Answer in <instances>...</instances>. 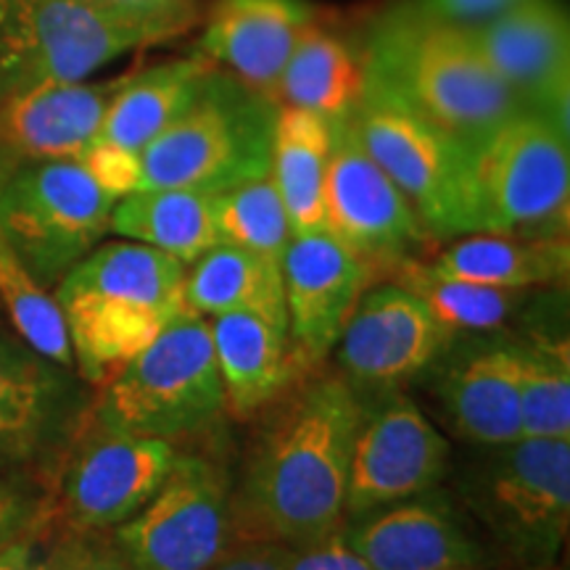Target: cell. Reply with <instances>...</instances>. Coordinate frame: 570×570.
I'll use <instances>...</instances> for the list:
<instances>
[{
    "label": "cell",
    "mask_w": 570,
    "mask_h": 570,
    "mask_svg": "<svg viewBox=\"0 0 570 570\" xmlns=\"http://www.w3.org/2000/svg\"><path fill=\"white\" fill-rule=\"evenodd\" d=\"M362 404L341 375L296 389L256 441L233 499V541H277L296 550L341 531Z\"/></svg>",
    "instance_id": "cell-1"
},
{
    "label": "cell",
    "mask_w": 570,
    "mask_h": 570,
    "mask_svg": "<svg viewBox=\"0 0 570 570\" xmlns=\"http://www.w3.org/2000/svg\"><path fill=\"white\" fill-rule=\"evenodd\" d=\"M190 0H0V104L188 32Z\"/></svg>",
    "instance_id": "cell-2"
},
{
    "label": "cell",
    "mask_w": 570,
    "mask_h": 570,
    "mask_svg": "<svg viewBox=\"0 0 570 570\" xmlns=\"http://www.w3.org/2000/svg\"><path fill=\"white\" fill-rule=\"evenodd\" d=\"M362 53L370 82L460 142L523 109L465 27L431 17L415 0L377 19Z\"/></svg>",
    "instance_id": "cell-3"
},
{
    "label": "cell",
    "mask_w": 570,
    "mask_h": 570,
    "mask_svg": "<svg viewBox=\"0 0 570 570\" xmlns=\"http://www.w3.org/2000/svg\"><path fill=\"white\" fill-rule=\"evenodd\" d=\"M277 104L214 67L196 98L140 151L142 188L217 196L269 175Z\"/></svg>",
    "instance_id": "cell-4"
},
{
    "label": "cell",
    "mask_w": 570,
    "mask_h": 570,
    "mask_svg": "<svg viewBox=\"0 0 570 570\" xmlns=\"http://www.w3.org/2000/svg\"><path fill=\"white\" fill-rule=\"evenodd\" d=\"M568 142L529 109L465 142L468 233L566 238Z\"/></svg>",
    "instance_id": "cell-5"
},
{
    "label": "cell",
    "mask_w": 570,
    "mask_h": 570,
    "mask_svg": "<svg viewBox=\"0 0 570 570\" xmlns=\"http://www.w3.org/2000/svg\"><path fill=\"white\" fill-rule=\"evenodd\" d=\"M225 410L209 320L183 309L106 383L90 415L109 431L175 441L206 431Z\"/></svg>",
    "instance_id": "cell-6"
},
{
    "label": "cell",
    "mask_w": 570,
    "mask_h": 570,
    "mask_svg": "<svg viewBox=\"0 0 570 570\" xmlns=\"http://www.w3.org/2000/svg\"><path fill=\"white\" fill-rule=\"evenodd\" d=\"M460 497L512 558L552 566L570 520V439L481 446L462 468Z\"/></svg>",
    "instance_id": "cell-7"
},
{
    "label": "cell",
    "mask_w": 570,
    "mask_h": 570,
    "mask_svg": "<svg viewBox=\"0 0 570 570\" xmlns=\"http://www.w3.org/2000/svg\"><path fill=\"white\" fill-rule=\"evenodd\" d=\"M114 204L80 161H17L0 180V235L35 281L53 291L111 233Z\"/></svg>",
    "instance_id": "cell-8"
},
{
    "label": "cell",
    "mask_w": 570,
    "mask_h": 570,
    "mask_svg": "<svg viewBox=\"0 0 570 570\" xmlns=\"http://www.w3.org/2000/svg\"><path fill=\"white\" fill-rule=\"evenodd\" d=\"M348 119L370 159L407 198L428 238L468 235L465 142L439 130L370 80Z\"/></svg>",
    "instance_id": "cell-9"
},
{
    "label": "cell",
    "mask_w": 570,
    "mask_h": 570,
    "mask_svg": "<svg viewBox=\"0 0 570 570\" xmlns=\"http://www.w3.org/2000/svg\"><path fill=\"white\" fill-rule=\"evenodd\" d=\"M90 410L88 383L77 370L0 327V465L51 491Z\"/></svg>",
    "instance_id": "cell-10"
},
{
    "label": "cell",
    "mask_w": 570,
    "mask_h": 570,
    "mask_svg": "<svg viewBox=\"0 0 570 570\" xmlns=\"http://www.w3.org/2000/svg\"><path fill=\"white\" fill-rule=\"evenodd\" d=\"M177 460L173 441L132 436L85 420L48 491L63 531H111L151 502Z\"/></svg>",
    "instance_id": "cell-11"
},
{
    "label": "cell",
    "mask_w": 570,
    "mask_h": 570,
    "mask_svg": "<svg viewBox=\"0 0 570 570\" xmlns=\"http://www.w3.org/2000/svg\"><path fill=\"white\" fill-rule=\"evenodd\" d=\"M111 531L138 570H209L233 544L225 473L202 454H177L151 502Z\"/></svg>",
    "instance_id": "cell-12"
},
{
    "label": "cell",
    "mask_w": 570,
    "mask_h": 570,
    "mask_svg": "<svg viewBox=\"0 0 570 570\" xmlns=\"http://www.w3.org/2000/svg\"><path fill=\"white\" fill-rule=\"evenodd\" d=\"M449 454L452 446L444 433L407 394L383 391L373 407L362 404L348 465L346 518L436 489Z\"/></svg>",
    "instance_id": "cell-13"
},
{
    "label": "cell",
    "mask_w": 570,
    "mask_h": 570,
    "mask_svg": "<svg viewBox=\"0 0 570 570\" xmlns=\"http://www.w3.org/2000/svg\"><path fill=\"white\" fill-rule=\"evenodd\" d=\"M325 233L365 265L396 267L428 238L407 198L370 159L352 119L333 122V151L325 180Z\"/></svg>",
    "instance_id": "cell-14"
},
{
    "label": "cell",
    "mask_w": 570,
    "mask_h": 570,
    "mask_svg": "<svg viewBox=\"0 0 570 570\" xmlns=\"http://www.w3.org/2000/svg\"><path fill=\"white\" fill-rule=\"evenodd\" d=\"M489 69L570 140V21L560 0H523L510 11L470 27Z\"/></svg>",
    "instance_id": "cell-15"
},
{
    "label": "cell",
    "mask_w": 570,
    "mask_h": 570,
    "mask_svg": "<svg viewBox=\"0 0 570 570\" xmlns=\"http://www.w3.org/2000/svg\"><path fill=\"white\" fill-rule=\"evenodd\" d=\"M454 336L402 285L362 291L338 336L341 373L354 389L394 391L425 375Z\"/></svg>",
    "instance_id": "cell-16"
},
{
    "label": "cell",
    "mask_w": 570,
    "mask_h": 570,
    "mask_svg": "<svg viewBox=\"0 0 570 570\" xmlns=\"http://www.w3.org/2000/svg\"><path fill=\"white\" fill-rule=\"evenodd\" d=\"M425 375L458 436L475 446L523 439L512 336H497V331L454 336Z\"/></svg>",
    "instance_id": "cell-17"
},
{
    "label": "cell",
    "mask_w": 570,
    "mask_h": 570,
    "mask_svg": "<svg viewBox=\"0 0 570 570\" xmlns=\"http://www.w3.org/2000/svg\"><path fill=\"white\" fill-rule=\"evenodd\" d=\"M341 539L373 570H465L483 550L439 489L344 520Z\"/></svg>",
    "instance_id": "cell-18"
},
{
    "label": "cell",
    "mask_w": 570,
    "mask_h": 570,
    "mask_svg": "<svg viewBox=\"0 0 570 570\" xmlns=\"http://www.w3.org/2000/svg\"><path fill=\"white\" fill-rule=\"evenodd\" d=\"M281 269L291 341L306 365L320 362L336 348L373 269L325 230L291 235Z\"/></svg>",
    "instance_id": "cell-19"
},
{
    "label": "cell",
    "mask_w": 570,
    "mask_h": 570,
    "mask_svg": "<svg viewBox=\"0 0 570 570\" xmlns=\"http://www.w3.org/2000/svg\"><path fill=\"white\" fill-rule=\"evenodd\" d=\"M317 21L309 0H214L196 51L275 101L285 63Z\"/></svg>",
    "instance_id": "cell-20"
},
{
    "label": "cell",
    "mask_w": 570,
    "mask_h": 570,
    "mask_svg": "<svg viewBox=\"0 0 570 570\" xmlns=\"http://www.w3.org/2000/svg\"><path fill=\"white\" fill-rule=\"evenodd\" d=\"M125 77L42 85L0 104V148L13 161L80 159Z\"/></svg>",
    "instance_id": "cell-21"
},
{
    "label": "cell",
    "mask_w": 570,
    "mask_h": 570,
    "mask_svg": "<svg viewBox=\"0 0 570 570\" xmlns=\"http://www.w3.org/2000/svg\"><path fill=\"white\" fill-rule=\"evenodd\" d=\"M214 356L235 417H254L296 386L306 362L288 327L252 312H227L209 320Z\"/></svg>",
    "instance_id": "cell-22"
},
{
    "label": "cell",
    "mask_w": 570,
    "mask_h": 570,
    "mask_svg": "<svg viewBox=\"0 0 570 570\" xmlns=\"http://www.w3.org/2000/svg\"><path fill=\"white\" fill-rule=\"evenodd\" d=\"M67 323L75 370L88 386L104 389L142 348L159 338L173 312L88 294H53ZM180 315V312H177Z\"/></svg>",
    "instance_id": "cell-23"
},
{
    "label": "cell",
    "mask_w": 570,
    "mask_h": 570,
    "mask_svg": "<svg viewBox=\"0 0 570 570\" xmlns=\"http://www.w3.org/2000/svg\"><path fill=\"white\" fill-rule=\"evenodd\" d=\"M439 273L489 288H560L568 281V238L468 233L431 262Z\"/></svg>",
    "instance_id": "cell-24"
},
{
    "label": "cell",
    "mask_w": 570,
    "mask_h": 570,
    "mask_svg": "<svg viewBox=\"0 0 570 570\" xmlns=\"http://www.w3.org/2000/svg\"><path fill=\"white\" fill-rule=\"evenodd\" d=\"M185 273L188 265L159 248L125 238L106 240L61 277L53 294L119 298L177 315L185 309Z\"/></svg>",
    "instance_id": "cell-25"
},
{
    "label": "cell",
    "mask_w": 570,
    "mask_h": 570,
    "mask_svg": "<svg viewBox=\"0 0 570 570\" xmlns=\"http://www.w3.org/2000/svg\"><path fill=\"white\" fill-rule=\"evenodd\" d=\"M214 69L202 53L156 63V67L125 75L117 96L98 130L96 140L114 142L127 151L140 154L180 111L196 98L202 85Z\"/></svg>",
    "instance_id": "cell-26"
},
{
    "label": "cell",
    "mask_w": 570,
    "mask_h": 570,
    "mask_svg": "<svg viewBox=\"0 0 570 570\" xmlns=\"http://www.w3.org/2000/svg\"><path fill=\"white\" fill-rule=\"evenodd\" d=\"M333 125L315 111L277 106L269 180L288 214L294 235L325 230V180Z\"/></svg>",
    "instance_id": "cell-27"
},
{
    "label": "cell",
    "mask_w": 570,
    "mask_h": 570,
    "mask_svg": "<svg viewBox=\"0 0 570 570\" xmlns=\"http://www.w3.org/2000/svg\"><path fill=\"white\" fill-rule=\"evenodd\" d=\"M367 82L365 53L344 35L312 24L285 63L277 82V106L315 111L327 122H344L360 104Z\"/></svg>",
    "instance_id": "cell-28"
},
{
    "label": "cell",
    "mask_w": 570,
    "mask_h": 570,
    "mask_svg": "<svg viewBox=\"0 0 570 570\" xmlns=\"http://www.w3.org/2000/svg\"><path fill=\"white\" fill-rule=\"evenodd\" d=\"M185 309L202 317L252 312L288 327L283 269L267 256L217 244L185 273Z\"/></svg>",
    "instance_id": "cell-29"
},
{
    "label": "cell",
    "mask_w": 570,
    "mask_h": 570,
    "mask_svg": "<svg viewBox=\"0 0 570 570\" xmlns=\"http://www.w3.org/2000/svg\"><path fill=\"white\" fill-rule=\"evenodd\" d=\"M111 233L159 248L183 265H194L219 244L212 196L180 188H140L119 198L111 212Z\"/></svg>",
    "instance_id": "cell-30"
},
{
    "label": "cell",
    "mask_w": 570,
    "mask_h": 570,
    "mask_svg": "<svg viewBox=\"0 0 570 570\" xmlns=\"http://www.w3.org/2000/svg\"><path fill=\"white\" fill-rule=\"evenodd\" d=\"M391 283L417 296L452 336L499 331L520 306L531 302L529 291L489 288V285L460 281L439 273L431 262H420L415 256L399 262Z\"/></svg>",
    "instance_id": "cell-31"
},
{
    "label": "cell",
    "mask_w": 570,
    "mask_h": 570,
    "mask_svg": "<svg viewBox=\"0 0 570 570\" xmlns=\"http://www.w3.org/2000/svg\"><path fill=\"white\" fill-rule=\"evenodd\" d=\"M523 436L570 439V346L566 331L512 336Z\"/></svg>",
    "instance_id": "cell-32"
},
{
    "label": "cell",
    "mask_w": 570,
    "mask_h": 570,
    "mask_svg": "<svg viewBox=\"0 0 570 570\" xmlns=\"http://www.w3.org/2000/svg\"><path fill=\"white\" fill-rule=\"evenodd\" d=\"M212 214L219 244L246 248L281 265L294 233L269 175L212 196Z\"/></svg>",
    "instance_id": "cell-33"
},
{
    "label": "cell",
    "mask_w": 570,
    "mask_h": 570,
    "mask_svg": "<svg viewBox=\"0 0 570 570\" xmlns=\"http://www.w3.org/2000/svg\"><path fill=\"white\" fill-rule=\"evenodd\" d=\"M0 306L11 320L13 333L24 338L32 348L46 354L48 360L75 370L67 323L61 306L48 288L35 281L17 254L0 235Z\"/></svg>",
    "instance_id": "cell-34"
},
{
    "label": "cell",
    "mask_w": 570,
    "mask_h": 570,
    "mask_svg": "<svg viewBox=\"0 0 570 570\" xmlns=\"http://www.w3.org/2000/svg\"><path fill=\"white\" fill-rule=\"evenodd\" d=\"M51 520L48 491L27 475H11L0 483V550L21 533Z\"/></svg>",
    "instance_id": "cell-35"
},
{
    "label": "cell",
    "mask_w": 570,
    "mask_h": 570,
    "mask_svg": "<svg viewBox=\"0 0 570 570\" xmlns=\"http://www.w3.org/2000/svg\"><path fill=\"white\" fill-rule=\"evenodd\" d=\"M82 169L96 180L98 188L111 198H125L142 188L140 154L114 146V142L92 140L80 154Z\"/></svg>",
    "instance_id": "cell-36"
},
{
    "label": "cell",
    "mask_w": 570,
    "mask_h": 570,
    "mask_svg": "<svg viewBox=\"0 0 570 570\" xmlns=\"http://www.w3.org/2000/svg\"><path fill=\"white\" fill-rule=\"evenodd\" d=\"M61 570H138L104 531H63L53 539Z\"/></svg>",
    "instance_id": "cell-37"
},
{
    "label": "cell",
    "mask_w": 570,
    "mask_h": 570,
    "mask_svg": "<svg viewBox=\"0 0 570 570\" xmlns=\"http://www.w3.org/2000/svg\"><path fill=\"white\" fill-rule=\"evenodd\" d=\"M288 570H373L352 547L341 539V533L315 541V544L288 547Z\"/></svg>",
    "instance_id": "cell-38"
},
{
    "label": "cell",
    "mask_w": 570,
    "mask_h": 570,
    "mask_svg": "<svg viewBox=\"0 0 570 570\" xmlns=\"http://www.w3.org/2000/svg\"><path fill=\"white\" fill-rule=\"evenodd\" d=\"M415 3L431 17L470 30V27H479L499 13L510 11L523 0H415Z\"/></svg>",
    "instance_id": "cell-39"
},
{
    "label": "cell",
    "mask_w": 570,
    "mask_h": 570,
    "mask_svg": "<svg viewBox=\"0 0 570 570\" xmlns=\"http://www.w3.org/2000/svg\"><path fill=\"white\" fill-rule=\"evenodd\" d=\"M209 570H288V547L277 541H233Z\"/></svg>",
    "instance_id": "cell-40"
},
{
    "label": "cell",
    "mask_w": 570,
    "mask_h": 570,
    "mask_svg": "<svg viewBox=\"0 0 570 570\" xmlns=\"http://www.w3.org/2000/svg\"><path fill=\"white\" fill-rule=\"evenodd\" d=\"M48 525H51V520L38 525V529L21 533V537L13 539L9 547H3V550H0V570H27L30 568L35 552H38L40 541H42V537H46Z\"/></svg>",
    "instance_id": "cell-41"
},
{
    "label": "cell",
    "mask_w": 570,
    "mask_h": 570,
    "mask_svg": "<svg viewBox=\"0 0 570 570\" xmlns=\"http://www.w3.org/2000/svg\"><path fill=\"white\" fill-rule=\"evenodd\" d=\"M27 570H61V562H59V558H56L53 544L48 547L46 552H40V547H38V552H35V558Z\"/></svg>",
    "instance_id": "cell-42"
},
{
    "label": "cell",
    "mask_w": 570,
    "mask_h": 570,
    "mask_svg": "<svg viewBox=\"0 0 570 570\" xmlns=\"http://www.w3.org/2000/svg\"><path fill=\"white\" fill-rule=\"evenodd\" d=\"M13 164H17V161H13V159H11V156H9V154H6V151H3V148H0V180H3V175H6V173H9V169L13 167Z\"/></svg>",
    "instance_id": "cell-43"
},
{
    "label": "cell",
    "mask_w": 570,
    "mask_h": 570,
    "mask_svg": "<svg viewBox=\"0 0 570 570\" xmlns=\"http://www.w3.org/2000/svg\"><path fill=\"white\" fill-rule=\"evenodd\" d=\"M11 475H19V473H11L9 468H3V465H0V483H3V481H9Z\"/></svg>",
    "instance_id": "cell-44"
},
{
    "label": "cell",
    "mask_w": 570,
    "mask_h": 570,
    "mask_svg": "<svg viewBox=\"0 0 570 570\" xmlns=\"http://www.w3.org/2000/svg\"><path fill=\"white\" fill-rule=\"evenodd\" d=\"M465 570H475V568H465Z\"/></svg>",
    "instance_id": "cell-45"
}]
</instances>
